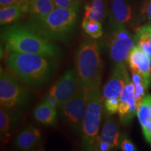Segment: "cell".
<instances>
[{
	"label": "cell",
	"mask_w": 151,
	"mask_h": 151,
	"mask_svg": "<svg viewBox=\"0 0 151 151\" xmlns=\"http://www.w3.org/2000/svg\"><path fill=\"white\" fill-rule=\"evenodd\" d=\"M55 59L35 53L9 52L6 62L9 71L24 86L32 89L42 88L56 70Z\"/></svg>",
	"instance_id": "1"
},
{
	"label": "cell",
	"mask_w": 151,
	"mask_h": 151,
	"mask_svg": "<svg viewBox=\"0 0 151 151\" xmlns=\"http://www.w3.org/2000/svg\"><path fill=\"white\" fill-rule=\"evenodd\" d=\"M1 41L6 53H35L58 59L61 50L53 41L47 39L26 24H7L1 31Z\"/></svg>",
	"instance_id": "2"
},
{
	"label": "cell",
	"mask_w": 151,
	"mask_h": 151,
	"mask_svg": "<svg viewBox=\"0 0 151 151\" xmlns=\"http://www.w3.org/2000/svg\"><path fill=\"white\" fill-rule=\"evenodd\" d=\"M78 10L55 7L46 16H30L26 25L49 40L67 43L76 26Z\"/></svg>",
	"instance_id": "3"
},
{
	"label": "cell",
	"mask_w": 151,
	"mask_h": 151,
	"mask_svg": "<svg viewBox=\"0 0 151 151\" xmlns=\"http://www.w3.org/2000/svg\"><path fill=\"white\" fill-rule=\"evenodd\" d=\"M75 71L81 88L87 93L100 88L102 61L96 39L92 38L81 43L75 56Z\"/></svg>",
	"instance_id": "4"
},
{
	"label": "cell",
	"mask_w": 151,
	"mask_h": 151,
	"mask_svg": "<svg viewBox=\"0 0 151 151\" xmlns=\"http://www.w3.org/2000/svg\"><path fill=\"white\" fill-rule=\"evenodd\" d=\"M88 105L81 129L82 146L84 150H95L102 117L104 97L100 88L88 92Z\"/></svg>",
	"instance_id": "5"
},
{
	"label": "cell",
	"mask_w": 151,
	"mask_h": 151,
	"mask_svg": "<svg viewBox=\"0 0 151 151\" xmlns=\"http://www.w3.org/2000/svg\"><path fill=\"white\" fill-rule=\"evenodd\" d=\"M20 80L1 67L0 71V105L4 108L20 110L28 105L31 94Z\"/></svg>",
	"instance_id": "6"
},
{
	"label": "cell",
	"mask_w": 151,
	"mask_h": 151,
	"mask_svg": "<svg viewBox=\"0 0 151 151\" xmlns=\"http://www.w3.org/2000/svg\"><path fill=\"white\" fill-rule=\"evenodd\" d=\"M112 25V30L106 41L109 56L114 65L127 64V57L135 46L134 38L126 29L125 25Z\"/></svg>",
	"instance_id": "7"
},
{
	"label": "cell",
	"mask_w": 151,
	"mask_h": 151,
	"mask_svg": "<svg viewBox=\"0 0 151 151\" xmlns=\"http://www.w3.org/2000/svg\"><path fill=\"white\" fill-rule=\"evenodd\" d=\"M88 93L81 88L71 99L60 107L63 120L76 132H81L88 105Z\"/></svg>",
	"instance_id": "8"
},
{
	"label": "cell",
	"mask_w": 151,
	"mask_h": 151,
	"mask_svg": "<svg viewBox=\"0 0 151 151\" xmlns=\"http://www.w3.org/2000/svg\"><path fill=\"white\" fill-rule=\"evenodd\" d=\"M81 89L79 79L75 69H68L52 85L49 93L53 95L59 103V107L71 99Z\"/></svg>",
	"instance_id": "9"
},
{
	"label": "cell",
	"mask_w": 151,
	"mask_h": 151,
	"mask_svg": "<svg viewBox=\"0 0 151 151\" xmlns=\"http://www.w3.org/2000/svg\"><path fill=\"white\" fill-rule=\"evenodd\" d=\"M134 93V84L129 76L120 96V106L118 112L120 121L124 124H129L137 115L138 107Z\"/></svg>",
	"instance_id": "10"
},
{
	"label": "cell",
	"mask_w": 151,
	"mask_h": 151,
	"mask_svg": "<svg viewBox=\"0 0 151 151\" xmlns=\"http://www.w3.org/2000/svg\"><path fill=\"white\" fill-rule=\"evenodd\" d=\"M127 64L115 65L110 78L103 88L104 99L111 97L120 98L126 81L129 77Z\"/></svg>",
	"instance_id": "11"
},
{
	"label": "cell",
	"mask_w": 151,
	"mask_h": 151,
	"mask_svg": "<svg viewBox=\"0 0 151 151\" xmlns=\"http://www.w3.org/2000/svg\"><path fill=\"white\" fill-rule=\"evenodd\" d=\"M22 114L18 109L1 107L0 109V137L1 143H5L14 135L20 122Z\"/></svg>",
	"instance_id": "12"
},
{
	"label": "cell",
	"mask_w": 151,
	"mask_h": 151,
	"mask_svg": "<svg viewBox=\"0 0 151 151\" xmlns=\"http://www.w3.org/2000/svg\"><path fill=\"white\" fill-rule=\"evenodd\" d=\"M127 62L130 70L138 71L143 76L148 88L151 83V77L149 73L151 66L150 57L135 45L127 57Z\"/></svg>",
	"instance_id": "13"
},
{
	"label": "cell",
	"mask_w": 151,
	"mask_h": 151,
	"mask_svg": "<svg viewBox=\"0 0 151 151\" xmlns=\"http://www.w3.org/2000/svg\"><path fill=\"white\" fill-rule=\"evenodd\" d=\"M41 143V134L39 129L34 125H28L16 136L14 145L19 150H32Z\"/></svg>",
	"instance_id": "14"
},
{
	"label": "cell",
	"mask_w": 151,
	"mask_h": 151,
	"mask_svg": "<svg viewBox=\"0 0 151 151\" xmlns=\"http://www.w3.org/2000/svg\"><path fill=\"white\" fill-rule=\"evenodd\" d=\"M120 137L121 136L116 119L112 117H108L98 137L97 144L98 143H107L111 146V150H113L118 148Z\"/></svg>",
	"instance_id": "15"
},
{
	"label": "cell",
	"mask_w": 151,
	"mask_h": 151,
	"mask_svg": "<svg viewBox=\"0 0 151 151\" xmlns=\"http://www.w3.org/2000/svg\"><path fill=\"white\" fill-rule=\"evenodd\" d=\"M111 11L113 24L126 25L132 20V8L124 0H113Z\"/></svg>",
	"instance_id": "16"
},
{
	"label": "cell",
	"mask_w": 151,
	"mask_h": 151,
	"mask_svg": "<svg viewBox=\"0 0 151 151\" xmlns=\"http://www.w3.org/2000/svg\"><path fill=\"white\" fill-rule=\"evenodd\" d=\"M33 116L38 122L45 125H55L57 121V110L48 105L44 100L35 107Z\"/></svg>",
	"instance_id": "17"
},
{
	"label": "cell",
	"mask_w": 151,
	"mask_h": 151,
	"mask_svg": "<svg viewBox=\"0 0 151 151\" xmlns=\"http://www.w3.org/2000/svg\"><path fill=\"white\" fill-rule=\"evenodd\" d=\"M25 7V5L20 3L1 7L0 9L1 25L13 24L18 20L26 13Z\"/></svg>",
	"instance_id": "18"
},
{
	"label": "cell",
	"mask_w": 151,
	"mask_h": 151,
	"mask_svg": "<svg viewBox=\"0 0 151 151\" xmlns=\"http://www.w3.org/2000/svg\"><path fill=\"white\" fill-rule=\"evenodd\" d=\"M53 0H28L26 13L30 16H43L50 14L55 8Z\"/></svg>",
	"instance_id": "19"
},
{
	"label": "cell",
	"mask_w": 151,
	"mask_h": 151,
	"mask_svg": "<svg viewBox=\"0 0 151 151\" xmlns=\"http://www.w3.org/2000/svg\"><path fill=\"white\" fill-rule=\"evenodd\" d=\"M136 46L144 51L151 59V24L141 26L136 30Z\"/></svg>",
	"instance_id": "20"
},
{
	"label": "cell",
	"mask_w": 151,
	"mask_h": 151,
	"mask_svg": "<svg viewBox=\"0 0 151 151\" xmlns=\"http://www.w3.org/2000/svg\"><path fill=\"white\" fill-rule=\"evenodd\" d=\"M131 78L135 87V100L137 107H139V106L146 97V91L148 89V86H146L144 78L140 73L135 71H131Z\"/></svg>",
	"instance_id": "21"
},
{
	"label": "cell",
	"mask_w": 151,
	"mask_h": 151,
	"mask_svg": "<svg viewBox=\"0 0 151 151\" xmlns=\"http://www.w3.org/2000/svg\"><path fill=\"white\" fill-rule=\"evenodd\" d=\"M82 27L87 35L92 39H97L101 37L103 35L102 26L101 22L83 18L82 21Z\"/></svg>",
	"instance_id": "22"
},
{
	"label": "cell",
	"mask_w": 151,
	"mask_h": 151,
	"mask_svg": "<svg viewBox=\"0 0 151 151\" xmlns=\"http://www.w3.org/2000/svg\"><path fill=\"white\" fill-rule=\"evenodd\" d=\"M137 115L142 127V130H143L151 122V116L149 111L148 102H147L146 96L138 107Z\"/></svg>",
	"instance_id": "23"
},
{
	"label": "cell",
	"mask_w": 151,
	"mask_h": 151,
	"mask_svg": "<svg viewBox=\"0 0 151 151\" xmlns=\"http://www.w3.org/2000/svg\"><path fill=\"white\" fill-rule=\"evenodd\" d=\"M119 106H120V98L111 97L105 99L104 106L105 112L109 116H112L118 112Z\"/></svg>",
	"instance_id": "24"
},
{
	"label": "cell",
	"mask_w": 151,
	"mask_h": 151,
	"mask_svg": "<svg viewBox=\"0 0 151 151\" xmlns=\"http://www.w3.org/2000/svg\"><path fill=\"white\" fill-rule=\"evenodd\" d=\"M85 18L91 19V20H97V21L101 22L104 18L105 15L101 14V13L98 12V11H95L94 9L92 8L88 4L86 5L85 6Z\"/></svg>",
	"instance_id": "25"
},
{
	"label": "cell",
	"mask_w": 151,
	"mask_h": 151,
	"mask_svg": "<svg viewBox=\"0 0 151 151\" xmlns=\"http://www.w3.org/2000/svg\"><path fill=\"white\" fill-rule=\"evenodd\" d=\"M56 7L65 9L79 8L81 0H53Z\"/></svg>",
	"instance_id": "26"
},
{
	"label": "cell",
	"mask_w": 151,
	"mask_h": 151,
	"mask_svg": "<svg viewBox=\"0 0 151 151\" xmlns=\"http://www.w3.org/2000/svg\"><path fill=\"white\" fill-rule=\"evenodd\" d=\"M141 14L151 24V0H145L141 8Z\"/></svg>",
	"instance_id": "27"
},
{
	"label": "cell",
	"mask_w": 151,
	"mask_h": 151,
	"mask_svg": "<svg viewBox=\"0 0 151 151\" xmlns=\"http://www.w3.org/2000/svg\"><path fill=\"white\" fill-rule=\"evenodd\" d=\"M120 148L123 151H136L138 149L137 147L135 146V145L129 140V139H127L125 136H122L120 137Z\"/></svg>",
	"instance_id": "28"
},
{
	"label": "cell",
	"mask_w": 151,
	"mask_h": 151,
	"mask_svg": "<svg viewBox=\"0 0 151 151\" xmlns=\"http://www.w3.org/2000/svg\"><path fill=\"white\" fill-rule=\"evenodd\" d=\"M88 4L95 11L105 15V4L104 0H91Z\"/></svg>",
	"instance_id": "29"
},
{
	"label": "cell",
	"mask_w": 151,
	"mask_h": 151,
	"mask_svg": "<svg viewBox=\"0 0 151 151\" xmlns=\"http://www.w3.org/2000/svg\"><path fill=\"white\" fill-rule=\"evenodd\" d=\"M43 100H44L48 105H50V106L52 107V108L55 109H56V110H58V109L60 108L59 103H58V100H57L56 98L53 95H52V94L49 93V92L45 96Z\"/></svg>",
	"instance_id": "30"
},
{
	"label": "cell",
	"mask_w": 151,
	"mask_h": 151,
	"mask_svg": "<svg viewBox=\"0 0 151 151\" xmlns=\"http://www.w3.org/2000/svg\"><path fill=\"white\" fill-rule=\"evenodd\" d=\"M21 0H0V6L4 7L6 6H10L18 4L20 2Z\"/></svg>",
	"instance_id": "31"
},
{
	"label": "cell",
	"mask_w": 151,
	"mask_h": 151,
	"mask_svg": "<svg viewBox=\"0 0 151 151\" xmlns=\"http://www.w3.org/2000/svg\"><path fill=\"white\" fill-rule=\"evenodd\" d=\"M146 98H147V102H148L149 111H150V114L151 116V95L150 94H147Z\"/></svg>",
	"instance_id": "32"
},
{
	"label": "cell",
	"mask_w": 151,
	"mask_h": 151,
	"mask_svg": "<svg viewBox=\"0 0 151 151\" xmlns=\"http://www.w3.org/2000/svg\"><path fill=\"white\" fill-rule=\"evenodd\" d=\"M149 143L151 145V132H150V141H149Z\"/></svg>",
	"instance_id": "33"
},
{
	"label": "cell",
	"mask_w": 151,
	"mask_h": 151,
	"mask_svg": "<svg viewBox=\"0 0 151 151\" xmlns=\"http://www.w3.org/2000/svg\"><path fill=\"white\" fill-rule=\"evenodd\" d=\"M149 73H150V77H151V66L150 67V70H149Z\"/></svg>",
	"instance_id": "34"
},
{
	"label": "cell",
	"mask_w": 151,
	"mask_h": 151,
	"mask_svg": "<svg viewBox=\"0 0 151 151\" xmlns=\"http://www.w3.org/2000/svg\"><path fill=\"white\" fill-rule=\"evenodd\" d=\"M150 146H151V145H150Z\"/></svg>",
	"instance_id": "35"
}]
</instances>
